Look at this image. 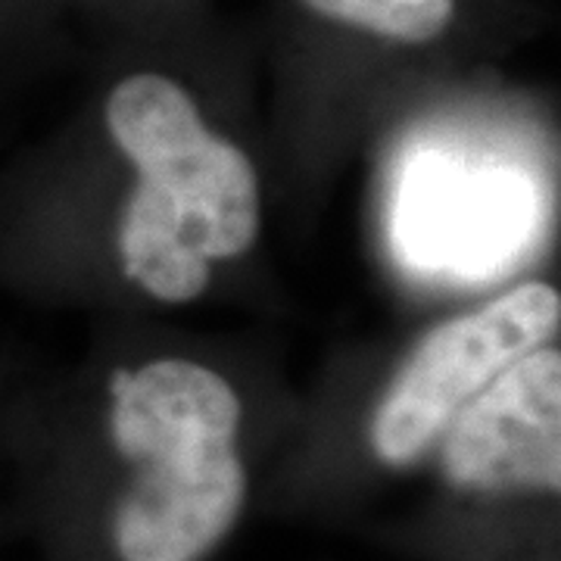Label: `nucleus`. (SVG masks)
Listing matches in <instances>:
<instances>
[{
  "mask_svg": "<svg viewBox=\"0 0 561 561\" xmlns=\"http://www.w3.org/2000/svg\"><path fill=\"white\" fill-rule=\"evenodd\" d=\"M106 125L138 172L119 225L125 275L162 302L197 300L209 265L243 256L260 234L253 162L203 122L181 84L153 72L113 88Z\"/></svg>",
  "mask_w": 561,
  "mask_h": 561,
  "instance_id": "1",
  "label": "nucleus"
},
{
  "mask_svg": "<svg viewBox=\"0 0 561 561\" xmlns=\"http://www.w3.org/2000/svg\"><path fill=\"white\" fill-rule=\"evenodd\" d=\"M110 397L113 443L138 465L113 522L122 561H201L247 502L238 390L206 365L160 359L116 371Z\"/></svg>",
  "mask_w": 561,
  "mask_h": 561,
  "instance_id": "2",
  "label": "nucleus"
},
{
  "mask_svg": "<svg viewBox=\"0 0 561 561\" xmlns=\"http://www.w3.org/2000/svg\"><path fill=\"white\" fill-rule=\"evenodd\" d=\"M522 162L461 140L409 144L393 184V247L419 275L459 284L505 278L542 225Z\"/></svg>",
  "mask_w": 561,
  "mask_h": 561,
  "instance_id": "3",
  "label": "nucleus"
},
{
  "mask_svg": "<svg viewBox=\"0 0 561 561\" xmlns=\"http://www.w3.org/2000/svg\"><path fill=\"white\" fill-rule=\"evenodd\" d=\"M559 321V290L522 284L468 316L437 324L412 350L375 412L371 446L378 459L393 468L419 461L508 365L549 346Z\"/></svg>",
  "mask_w": 561,
  "mask_h": 561,
  "instance_id": "4",
  "label": "nucleus"
},
{
  "mask_svg": "<svg viewBox=\"0 0 561 561\" xmlns=\"http://www.w3.org/2000/svg\"><path fill=\"white\" fill-rule=\"evenodd\" d=\"M446 481L471 493L561 486V353L540 346L508 365L440 437Z\"/></svg>",
  "mask_w": 561,
  "mask_h": 561,
  "instance_id": "5",
  "label": "nucleus"
},
{
  "mask_svg": "<svg viewBox=\"0 0 561 561\" xmlns=\"http://www.w3.org/2000/svg\"><path fill=\"white\" fill-rule=\"evenodd\" d=\"M328 20L390 41L424 44L453 20L456 0H302Z\"/></svg>",
  "mask_w": 561,
  "mask_h": 561,
  "instance_id": "6",
  "label": "nucleus"
}]
</instances>
